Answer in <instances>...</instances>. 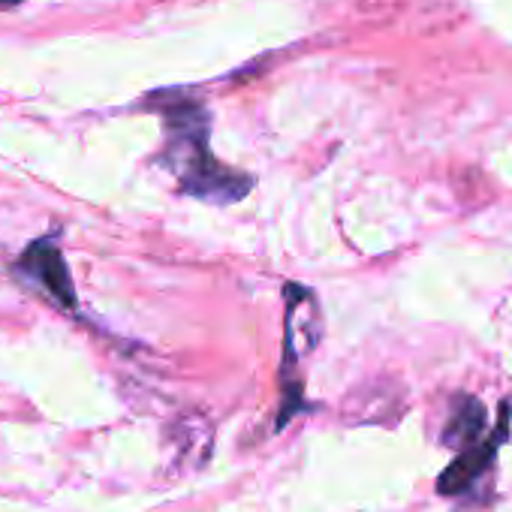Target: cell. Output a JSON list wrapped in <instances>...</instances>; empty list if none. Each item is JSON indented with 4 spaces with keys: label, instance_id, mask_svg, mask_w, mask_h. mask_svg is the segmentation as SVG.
I'll list each match as a JSON object with an SVG mask.
<instances>
[{
    "label": "cell",
    "instance_id": "cell-3",
    "mask_svg": "<svg viewBox=\"0 0 512 512\" xmlns=\"http://www.w3.org/2000/svg\"><path fill=\"white\" fill-rule=\"evenodd\" d=\"M509 419H512V404L503 401V407H500V422H497V428L488 434V440H479V443H473L470 449H464V452L437 476V491H440V494H461V491H467V488L494 464L497 449H500V446L506 443V437H509Z\"/></svg>",
    "mask_w": 512,
    "mask_h": 512
},
{
    "label": "cell",
    "instance_id": "cell-1",
    "mask_svg": "<svg viewBox=\"0 0 512 512\" xmlns=\"http://www.w3.org/2000/svg\"><path fill=\"white\" fill-rule=\"evenodd\" d=\"M163 130L166 139L160 163L172 172L181 193L217 205H232L250 193L253 178L241 175L238 169H229L211 154L208 112L199 103L175 97L163 109Z\"/></svg>",
    "mask_w": 512,
    "mask_h": 512
},
{
    "label": "cell",
    "instance_id": "cell-4",
    "mask_svg": "<svg viewBox=\"0 0 512 512\" xmlns=\"http://www.w3.org/2000/svg\"><path fill=\"white\" fill-rule=\"evenodd\" d=\"M485 425H488L485 404L473 395H464L449 413V422L443 428V443L452 449H470L473 443H479V434L485 431Z\"/></svg>",
    "mask_w": 512,
    "mask_h": 512
},
{
    "label": "cell",
    "instance_id": "cell-5",
    "mask_svg": "<svg viewBox=\"0 0 512 512\" xmlns=\"http://www.w3.org/2000/svg\"><path fill=\"white\" fill-rule=\"evenodd\" d=\"M13 4H22V0H0V7H13Z\"/></svg>",
    "mask_w": 512,
    "mask_h": 512
},
{
    "label": "cell",
    "instance_id": "cell-2",
    "mask_svg": "<svg viewBox=\"0 0 512 512\" xmlns=\"http://www.w3.org/2000/svg\"><path fill=\"white\" fill-rule=\"evenodd\" d=\"M16 272L40 287L55 305L61 308H76V287H73V278H70V269L64 263V253L58 250L55 241L49 238H40L34 241L22 256H19V263H16Z\"/></svg>",
    "mask_w": 512,
    "mask_h": 512
}]
</instances>
